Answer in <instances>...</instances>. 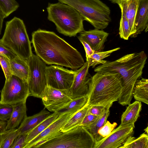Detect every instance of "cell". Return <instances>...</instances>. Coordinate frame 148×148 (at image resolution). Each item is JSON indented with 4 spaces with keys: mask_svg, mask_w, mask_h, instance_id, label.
Segmentation results:
<instances>
[{
    "mask_svg": "<svg viewBox=\"0 0 148 148\" xmlns=\"http://www.w3.org/2000/svg\"><path fill=\"white\" fill-rule=\"evenodd\" d=\"M19 6L15 0H0V8L6 17L16 10Z\"/></svg>",
    "mask_w": 148,
    "mask_h": 148,
    "instance_id": "f546056e",
    "label": "cell"
},
{
    "mask_svg": "<svg viewBox=\"0 0 148 148\" xmlns=\"http://www.w3.org/2000/svg\"><path fill=\"white\" fill-rule=\"evenodd\" d=\"M139 2V0L125 1L117 4L121 10V12L125 15L128 21L131 36L136 32L135 19Z\"/></svg>",
    "mask_w": 148,
    "mask_h": 148,
    "instance_id": "ac0fdd59",
    "label": "cell"
},
{
    "mask_svg": "<svg viewBox=\"0 0 148 148\" xmlns=\"http://www.w3.org/2000/svg\"><path fill=\"white\" fill-rule=\"evenodd\" d=\"M109 34L103 29L95 28L80 33L79 36L90 46L94 52L103 51L104 45Z\"/></svg>",
    "mask_w": 148,
    "mask_h": 148,
    "instance_id": "9a60e30c",
    "label": "cell"
},
{
    "mask_svg": "<svg viewBox=\"0 0 148 148\" xmlns=\"http://www.w3.org/2000/svg\"><path fill=\"white\" fill-rule=\"evenodd\" d=\"M128 105L121 115V125L134 123L140 116L142 109L141 102L136 100Z\"/></svg>",
    "mask_w": 148,
    "mask_h": 148,
    "instance_id": "44dd1931",
    "label": "cell"
},
{
    "mask_svg": "<svg viewBox=\"0 0 148 148\" xmlns=\"http://www.w3.org/2000/svg\"><path fill=\"white\" fill-rule=\"evenodd\" d=\"M51 114L44 108L33 116H27L17 128L19 134H27Z\"/></svg>",
    "mask_w": 148,
    "mask_h": 148,
    "instance_id": "e0dca14e",
    "label": "cell"
},
{
    "mask_svg": "<svg viewBox=\"0 0 148 148\" xmlns=\"http://www.w3.org/2000/svg\"><path fill=\"white\" fill-rule=\"evenodd\" d=\"M13 109L12 105L0 102V120L7 121L11 116Z\"/></svg>",
    "mask_w": 148,
    "mask_h": 148,
    "instance_id": "d6a6232c",
    "label": "cell"
},
{
    "mask_svg": "<svg viewBox=\"0 0 148 148\" xmlns=\"http://www.w3.org/2000/svg\"><path fill=\"white\" fill-rule=\"evenodd\" d=\"M76 72L77 70H69L58 66H47V85L57 89L68 90L72 84Z\"/></svg>",
    "mask_w": 148,
    "mask_h": 148,
    "instance_id": "30bf717a",
    "label": "cell"
},
{
    "mask_svg": "<svg viewBox=\"0 0 148 148\" xmlns=\"http://www.w3.org/2000/svg\"><path fill=\"white\" fill-rule=\"evenodd\" d=\"M119 34L120 38L125 40H128L131 36L128 21L122 13L120 21Z\"/></svg>",
    "mask_w": 148,
    "mask_h": 148,
    "instance_id": "4dcf8cb0",
    "label": "cell"
},
{
    "mask_svg": "<svg viewBox=\"0 0 148 148\" xmlns=\"http://www.w3.org/2000/svg\"><path fill=\"white\" fill-rule=\"evenodd\" d=\"M133 96L136 101L148 104V79L142 78L135 82L133 89Z\"/></svg>",
    "mask_w": 148,
    "mask_h": 148,
    "instance_id": "7402d4cb",
    "label": "cell"
},
{
    "mask_svg": "<svg viewBox=\"0 0 148 148\" xmlns=\"http://www.w3.org/2000/svg\"><path fill=\"white\" fill-rule=\"evenodd\" d=\"M6 17V15L0 8V35L1 34L4 19Z\"/></svg>",
    "mask_w": 148,
    "mask_h": 148,
    "instance_id": "60d3db41",
    "label": "cell"
},
{
    "mask_svg": "<svg viewBox=\"0 0 148 148\" xmlns=\"http://www.w3.org/2000/svg\"><path fill=\"white\" fill-rule=\"evenodd\" d=\"M89 67L86 61L82 67L77 70L72 84L68 89L73 99L87 95L92 77L88 73Z\"/></svg>",
    "mask_w": 148,
    "mask_h": 148,
    "instance_id": "5bb4252c",
    "label": "cell"
},
{
    "mask_svg": "<svg viewBox=\"0 0 148 148\" xmlns=\"http://www.w3.org/2000/svg\"><path fill=\"white\" fill-rule=\"evenodd\" d=\"M9 60L12 74L27 81L29 70L27 60L17 55Z\"/></svg>",
    "mask_w": 148,
    "mask_h": 148,
    "instance_id": "ffe728a7",
    "label": "cell"
},
{
    "mask_svg": "<svg viewBox=\"0 0 148 148\" xmlns=\"http://www.w3.org/2000/svg\"><path fill=\"white\" fill-rule=\"evenodd\" d=\"M148 127H147L146 128L145 130H144L145 131V132L146 133H147V134H148Z\"/></svg>",
    "mask_w": 148,
    "mask_h": 148,
    "instance_id": "7bdbcfd3",
    "label": "cell"
},
{
    "mask_svg": "<svg viewBox=\"0 0 148 148\" xmlns=\"http://www.w3.org/2000/svg\"><path fill=\"white\" fill-rule=\"evenodd\" d=\"M89 106L87 104L81 109L75 113L64 125L62 128L63 132L80 126L87 113Z\"/></svg>",
    "mask_w": 148,
    "mask_h": 148,
    "instance_id": "d4e9b609",
    "label": "cell"
},
{
    "mask_svg": "<svg viewBox=\"0 0 148 148\" xmlns=\"http://www.w3.org/2000/svg\"><path fill=\"white\" fill-rule=\"evenodd\" d=\"M27 81L12 75L1 91L0 102L12 105L26 100L29 95Z\"/></svg>",
    "mask_w": 148,
    "mask_h": 148,
    "instance_id": "9c48e42d",
    "label": "cell"
},
{
    "mask_svg": "<svg viewBox=\"0 0 148 148\" xmlns=\"http://www.w3.org/2000/svg\"><path fill=\"white\" fill-rule=\"evenodd\" d=\"M123 90L121 78L118 73L99 71L92 76L87 95L89 106H107L117 101Z\"/></svg>",
    "mask_w": 148,
    "mask_h": 148,
    "instance_id": "3957f363",
    "label": "cell"
},
{
    "mask_svg": "<svg viewBox=\"0 0 148 148\" xmlns=\"http://www.w3.org/2000/svg\"><path fill=\"white\" fill-rule=\"evenodd\" d=\"M0 55L5 56L9 59L12 58L16 56L11 49L4 45L0 39Z\"/></svg>",
    "mask_w": 148,
    "mask_h": 148,
    "instance_id": "8d00e7d4",
    "label": "cell"
},
{
    "mask_svg": "<svg viewBox=\"0 0 148 148\" xmlns=\"http://www.w3.org/2000/svg\"><path fill=\"white\" fill-rule=\"evenodd\" d=\"M148 0H139L135 19L136 32L130 36L136 37L143 31L148 30Z\"/></svg>",
    "mask_w": 148,
    "mask_h": 148,
    "instance_id": "2e32d148",
    "label": "cell"
},
{
    "mask_svg": "<svg viewBox=\"0 0 148 148\" xmlns=\"http://www.w3.org/2000/svg\"><path fill=\"white\" fill-rule=\"evenodd\" d=\"M27 134H18L14 140L10 148H24Z\"/></svg>",
    "mask_w": 148,
    "mask_h": 148,
    "instance_id": "d590c367",
    "label": "cell"
},
{
    "mask_svg": "<svg viewBox=\"0 0 148 148\" xmlns=\"http://www.w3.org/2000/svg\"><path fill=\"white\" fill-rule=\"evenodd\" d=\"M31 42L36 55L47 64L76 70L85 62L80 52L53 32L39 29L32 33Z\"/></svg>",
    "mask_w": 148,
    "mask_h": 148,
    "instance_id": "6da1fadb",
    "label": "cell"
},
{
    "mask_svg": "<svg viewBox=\"0 0 148 148\" xmlns=\"http://www.w3.org/2000/svg\"><path fill=\"white\" fill-rule=\"evenodd\" d=\"M29 67L27 82L29 95L40 98L47 86L46 64L33 53L27 60Z\"/></svg>",
    "mask_w": 148,
    "mask_h": 148,
    "instance_id": "ba28073f",
    "label": "cell"
},
{
    "mask_svg": "<svg viewBox=\"0 0 148 148\" xmlns=\"http://www.w3.org/2000/svg\"><path fill=\"white\" fill-rule=\"evenodd\" d=\"M60 114L58 112H54L51 114L29 132L27 135L25 141V146L26 144L45 130L58 117Z\"/></svg>",
    "mask_w": 148,
    "mask_h": 148,
    "instance_id": "603a6c76",
    "label": "cell"
},
{
    "mask_svg": "<svg viewBox=\"0 0 148 148\" xmlns=\"http://www.w3.org/2000/svg\"><path fill=\"white\" fill-rule=\"evenodd\" d=\"M134 127V123L120 124L109 135L96 142L93 148H119L130 136L132 135Z\"/></svg>",
    "mask_w": 148,
    "mask_h": 148,
    "instance_id": "7c38bea8",
    "label": "cell"
},
{
    "mask_svg": "<svg viewBox=\"0 0 148 148\" xmlns=\"http://www.w3.org/2000/svg\"><path fill=\"white\" fill-rule=\"evenodd\" d=\"M47 10L48 19L55 24L59 33L71 37L84 30V19L71 6L59 2L54 3H49Z\"/></svg>",
    "mask_w": 148,
    "mask_h": 148,
    "instance_id": "277c9868",
    "label": "cell"
},
{
    "mask_svg": "<svg viewBox=\"0 0 148 148\" xmlns=\"http://www.w3.org/2000/svg\"><path fill=\"white\" fill-rule=\"evenodd\" d=\"M45 108L51 112H58L73 99L68 90L56 89L47 85L40 95Z\"/></svg>",
    "mask_w": 148,
    "mask_h": 148,
    "instance_id": "8fae6325",
    "label": "cell"
},
{
    "mask_svg": "<svg viewBox=\"0 0 148 148\" xmlns=\"http://www.w3.org/2000/svg\"><path fill=\"white\" fill-rule=\"evenodd\" d=\"M120 49V47H118L104 51L94 52L90 56L89 62H88L89 67L92 66L93 68L97 65L105 63L106 61L103 60V59L110 56L112 53Z\"/></svg>",
    "mask_w": 148,
    "mask_h": 148,
    "instance_id": "83f0119b",
    "label": "cell"
},
{
    "mask_svg": "<svg viewBox=\"0 0 148 148\" xmlns=\"http://www.w3.org/2000/svg\"><path fill=\"white\" fill-rule=\"evenodd\" d=\"M99 117L87 113L80 126L84 127L89 126L92 123Z\"/></svg>",
    "mask_w": 148,
    "mask_h": 148,
    "instance_id": "74e56055",
    "label": "cell"
},
{
    "mask_svg": "<svg viewBox=\"0 0 148 148\" xmlns=\"http://www.w3.org/2000/svg\"><path fill=\"white\" fill-rule=\"evenodd\" d=\"M117 125L116 122L111 123L107 121L106 123L98 131V134L102 139L106 137L112 132Z\"/></svg>",
    "mask_w": 148,
    "mask_h": 148,
    "instance_id": "1f68e13d",
    "label": "cell"
},
{
    "mask_svg": "<svg viewBox=\"0 0 148 148\" xmlns=\"http://www.w3.org/2000/svg\"><path fill=\"white\" fill-rule=\"evenodd\" d=\"M75 114L67 112L60 114L45 130L26 144L24 148H35L38 145L62 134V127Z\"/></svg>",
    "mask_w": 148,
    "mask_h": 148,
    "instance_id": "4fadbf2b",
    "label": "cell"
},
{
    "mask_svg": "<svg viewBox=\"0 0 148 148\" xmlns=\"http://www.w3.org/2000/svg\"><path fill=\"white\" fill-rule=\"evenodd\" d=\"M1 42L16 55L27 60L32 53L30 41L23 20L15 17L6 22Z\"/></svg>",
    "mask_w": 148,
    "mask_h": 148,
    "instance_id": "5b68a950",
    "label": "cell"
},
{
    "mask_svg": "<svg viewBox=\"0 0 148 148\" xmlns=\"http://www.w3.org/2000/svg\"><path fill=\"white\" fill-rule=\"evenodd\" d=\"M110 105H112V104ZM108 106H106L102 105L89 106L87 113L92 114L99 117L104 113L106 108Z\"/></svg>",
    "mask_w": 148,
    "mask_h": 148,
    "instance_id": "e575fe53",
    "label": "cell"
},
{
    "mask_svg": "<svg viewBox=\"0 0 148 148\" xmlns=\"http://www.w3.org/2000/svg\"><path fill=\"white\" fill-rule=\"evenodd\" d=\"M58 0L74 8L95 28L104 29L111 21L110 8L100 0Z\"/></svg>",
    "mask_w": 148,
    "mask_h": 148,
    "instance_id": "8992f818",
    "label": "cell"
},
{
    "mask_svg": "<svg viewBox=\"0 0 148 148\" xmlns=\"http://www.w3.org/2000/svg\"><path fill=\"white\" fill-rule=\"evenodd\" d=\"M119 148H148V134L144 133L137 138L131 136Z\"/></svg>",
    "mask_w": 148,
    "mask_h": 148,
    "instance_id": "484cf974",
    "label": "cell"
},
{
    "mask_svg": "<svg viewBox=\"0 0 148 148\" xmlns=\"http://www.w3.org/2000/svg\"><path fill=\"white\" fill-rule=\"evenodd\" d=\"M88 97L85 96L73 99L64 108L59 111L60 114L70 112L75 114L84 107L87 104Z\"/></svg>",
    "mask_w": 148,
    "mask_h": 148,
    "instance_id": "4316f807",
    "label": "cell"
},
{
    "mask_svg": "<svg viewBox=\"0 0 148 148\" xmlns=\"http://www.w3.org/2000/svg\"><path fill=\"white\" fill-rule=\"evenodd\" d=\"M93 136L84 127L79 126L63 132L35 148H93Z\"/></svg>",
    "mask_w": 148,
    "mask_h": 148,
    "instance_id": "52a82bcc",
    "label": "cell"
},
{
    "mask_svg": "<svg viewBox=\"0 0 148 148\" xmlns=\"http://www.w3.org/2000/svg\"><path fill=\"white\" fill-rule=\"evenodd\" d=\"M112 106L110 105L107 107L104 113L99 116L92 123L85 127L93 136L95 142L102 139L98 135V131L106 123L109 115L110 108Z\"/></svg>",
    "mask_w": 148,
    "mask_h": 148,
    "instance_id": "cb8c5ba5",
    "label": "cell"
},
{
    "mask_svg": "<svg viewBox=\"0 0 148 148\" xmlns=\"http://www.w3.org/2000/svg\"><path fill=\"white\" fill-rule=\"evenodd\" d=\"M18 134L17 128L6 130L0 135V148H10Z\"/></svg>",
    "mask_w": 148,
    "mask_h": 148,
    "instance_id": "f1b7e54d",
    "label": "cell"
},
{
    "mask_svg": "<svg viewBox=\"0 0 148 148\" xmlns=\"http://www.w3.org/2000/svg\"></svg>",
    "mask_w": 148,
    "mask_h": 148,
    "instance_id": "ee69618b",
    "label": "cell"
},
{
    "mask_svg": "<svg viewBox=\"0 0 148 148\" xmlns=\"http://www.w3.org/2000/svg\"><path fill=\"white\" fill-rule=\"evenodd\" d=\"M7 122V121L0 120V135L6 130Z\"/></svg>",
    "mask_w": 148,
    "mask_h": 148,
    "instance_id": "ab89813d",
    "label": "cell"
},
{
    "mask_svg": "<svg viewBox=\"0 0 148 148\" xmlns=\"http://www.w3.org/2000/svg\"><path fill=\"white\" fill-rule=\"evenodd\" d=\"M78 38L83 45L86 54V60L88 62L90 56L93 54L94 51L92 50L90 46L82 39L79 36Z\"/></svg>",
    "mask_w": 148,
    "mask_h": 148,
    "instance_id": "f35d334b",
    "label": "cell"
},
{
    "mask_svg": "<svg viewBox=\"0 0 148 148\" xmlns=\"http://www.w3.org/2000/svg\"><path fill=\"white\" fill-rule=\"evenodd\" d=\"M147 58L144 51L127 54L114 61H106L95 68L94 71L115 72L120 75L123 90L118 101L120 105L127 106L131 103L134 84L142 76Z\"/></svg>",
    "mask_w": 148,
    "mask_h": 148,
    "instance_id": "7a4b0ae2",
    "label": "cell"
},
{
    "mask_svg": "<svg viewBox=\"0 0 148 148\" xmlns=\"http://www.w3.org/2000/svg\"><path fill=\"white\" fill-rule=\"evenodd\" d=\"M0 65L4 73L5 80H8L12 75L9 59L0 55Z\"/></svg>",
    "mask_w": 148,
    "mask_h": 148,
    "instance_id": "836d02e7",
    "label": "cell"
},
{
    "mask_svg": "<svg viewBox=\"0 0 148 148\" xmlns=\"http://www.w3.org/2000/svg\"><path fill=\"white\" fill-rule=\"evenodd\" d=\"M133 0H109L112 3H113L118 4V3L123 1H133Z\"/></svg>",
    "mask_w": 148,
    "mask_h": 148,
    "instance_id": "b9f144b4",
    "label": "cell"
},
{
    "mask_svg": "<svg viewBox=\"0 0 148 148\" xmlns=\"http://www.w3.org/2000/svg\"><path fill=\"white\" fill-rule=\"evenodd\" d=\"M26 101L12 105L13 109L10 118L7 121L6 130L17 128L27 116Z\"/></svg>",
    "mask_w": 148,
    "mask_h": 148,
    "instance_id": "d6986e66",
    "label": "cell"
}]
</instances>
